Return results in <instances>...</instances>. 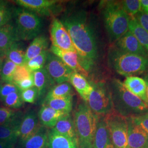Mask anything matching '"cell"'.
<instances>
[{"label":"cell","mask_w":148,"mask_h":148,"mask_svg":"<svg viewBox=\"0 0 148 148\" xmlns=\"http://www.w3.org/2000/svg\"><path fill=\"white\" fill-rule=\"evenodd\" d=\"M68 32L82 67L88 73L99 58V43L93 23L83 10L65 11L59 19Z\"/></svg>","instance_id":"obj_1"},{"label":"cell","mask_w":148,"mask_h":148,"mask_svg":"<svg viewBox=\"0 0 148 148\" xmlns=\"http://www.w3.org/2000/svg\"><path fill=\"white\" fill-rule=\"evenodd\" d=\"M114 110L126 117L137 116L148 113V105L123 86L119 79L109 82Z\"/></svg>","instance_id":"obj_2"},{"label":"cell","mask_w":148,"mask_h":148,"mask_svg":"<svg viewBox=\"0 0 148 148\" xmlns=\"http://www.w3.org/2000/svg\"><path fill=\"white\" fill-rule=\"evenodd\" d=\"M100 8L108 36L114 43L128 31L130 16L123 10L119 1H101Z\"/></svg>","instance_id":"obj_3"},{"label":"cell","mask_w":148,"mask_h":148,"mask_svg":"<svg viewBox=\"0 0 148 148\" xmlns=\"http://www.w3.org/2000/svg\"><path fill=\"white\" fill-rule=\"evenodd\" d=\"M108 63L112 70L126 77L148 71V56L126 52L113 46L108 51Z\"/></svg>","instance_id":"obj_4"},{"label":"cell","mask_w":148,"mask_h":148,"mask_svg":"<svg viewBox=\"0 0 148 148\" xmlns=\"http://www.w3.org/2000/svg\"><path fill=\"white\" fill-rule=\"evenodd\" d=\"M98 117L84 101L76 107L74 122L79 148H93Z\"/></svg>","instance_id":"obj_5"},{"label":"cell","mask_w":148,"mask_h":148,"mask_svg":"<svg viewBox=\"0 0 148 148\" xmlns=\"http://www.w3.org/2000/svg\"><path fill=\"white\" fill-rule=\"evenodd\" d=\"M16 30L20 41H29L37 37L41 32L42 22L36 13L19 7L13 11Z\"/></svg>","instance_id":"obj_6"},{"label":"cell","mask_w":148,"mask_h":148,"mask_svg":"<svg viewBox=\"0 0 148 148\" xmlns=\"http://www.w3.org/2000/svg\"><path fill=\"white\" fill-rule=\"evenodd\" d=\"M93 90L90 93L87 104L91 110L99 116H104L114 111L111 91L109 84L99 82H90Z\"/></svg>","instance_id":"obj_7"},{"label":"cell","mask_w":148,"mask_h":148,"mask_svg":"<svg viewBox=\"0 0 148 148\" xmlns=\"http://www.w3.org/2000/svg\"><path fill=\"white\" fill-rule=\"evenodd\" d=\"M112 142L115 148H128L127 117L114 110L104 116Z\"/></svg>","instance_id":"obj_8"},{"label":"cell","mask_w":148,"mask_h":148,"mask_svg":"<svg viewBox=\"0 0 148 148\" xmlns=\"http://www.w3.org/2000/svg\"><path fill=\"white\" fill-rule=\"evenodd\" d=\"M44 69L57 84L69 81L70 77L73 72V70L52 52L48 53Z\"/></svg>","instance_id":"obj_9"},{"label":"cell","mask_w":148,"mask_h":148,"mask_svg":"<svg viewBox=\"0 0 148 148\" xmlns=\"http://www.w3.org/2000/svg\"><path fill=\"white\" fill-rule=\"evenodd\" d=\"M16 3L41 16H51L61 11V2L56 0H16Z\"/></svg>","instance_id":"obj_10"},{"label":"cell","mask_w":148,"mask_h":148,"mask_svg":"<svg viewBox=\"0 0 148 148\" xmlns=\"http://www.w3.org/2000/svg\"><path fill=\"white\" fill-rule=\"evenodd\" d=\"M52 46L65 51L76 52L69 33L60 21L54 18L50 27Z\"/></svg>","instance_id":"obj_11"},{"label":"cell","mask_w":148,"mask_h":148,"mask_svg":"<svg viewBox=\"0 0 148 148\" xmlns=\"http://www.w3.org/2000/svg\"><path fill=\"white\" fill-rule=\"evenodd\" d=\"M40 126L36 112L34 110L27 111L22 117L19 126V143H23L31 137L37 132Z\"/></svg>","instance_id":"obj_12"},{"label":"cell","mask_w":148,"mask_h":148,"mask_svg":"<svg viewBox=\"0 0 148 148\" xmlns=\"http://www.w3.org/2000/svg\"><path fill=\"white\" fill-rule=\"evenodd\" d=\"M128 120V148H148V133L130 117Z\"/></svg>","instance_id":"obj_13"},{"label":"cell","mask_w":148,"mask_h":148,"mask_svg":"<svg viewBox=\"0 0 148 148\" xmlns=\"http://www.w3.org/2000/svg\"><path fill=\"white\" fill-rule=\"evenodd\" d=\"M113 46L128 53L148 56L147 51L138 41L136 37L130 31L126 32L115 42L114 43Z\"/></svg>","instance_id":"obj_14"},{"label":"cell","mask_w":148,"mask_h":148,"mask_svg":"<svg viewBox=\"0 0 148 148\" xmlns=\"http://www.w3.org/2000/svg\"><path fill=\"white\" fill-rule=\"evenodd\" d=\"M51 52L57 56L64 63L68 65L73 71L79 73L84 76L88 75V73L82 67L77 52L65 51L52 45Z\"/></svg>","instance_id":"obj_15"},{"label":"cell","mask_w":148,"mask_h":148,"mask_svg":"<svg viewBox=\"0 0 148 148\" xmlns=\"http://www.w3.org/2000/svg\"><path fill=\"white\" fill-rule=\"evenodd\" d=\"M98 116L93 148H115L112 142L104 116Z\"/></svg>","instance_id":"obj_16"},{"label":"cell","mask_w":148,"mask_h":148,"mask_svg":"<svg viewBox=\"0 0 148 148\" xmlns=\"http://www.w3.org/2000/svg\"><path fill=\"white\" fill-rule=\"evenodd\" d=\"M19 41L15 25L12 23L0 27V52L3 56L12 46Z\"/></svg>","instance_id":"obj_17"},{"label":"cell","mask_w":148,"mask_h":148,"mask_svg":"<svg viewBox=\"0 0 148 148\" xmlns=\"http://www.w3.org/2000/svg\"><path fill=\"white\" fill-rule=\"evenodd\" d=\"M68 114L69 113L56 110L48 106L42 105L38 113V117L42 126L53 128L59 120Z\"/></svg>","instance_id":"obj_18"},{"label":"cell","mask_w":148,"mask_h":148,"mask_svg":"<svg viewBox=\"0 0 148 148\" xmlns=\"http://www.w3.org/2000/svg\"><path fill=\"white\" fill-rule=\"evenodd\" d=\"M69 81L83 101L87 103L93 90V87L90 82L88 81L84 75L75 71H73L71 75Z\"/></svg>","instance_id":"obj_19"},{"label":"cell","mask_w":148,"mask_h":148,"mask_svg":"<svg viewBox=\"0 0 148 148\" xmlns=\"http://www.w3.org/2000/svg\"><path fill=\"white\" fill-rule=\"evenodd\" d=\"M123 86L134 95L147 104L146 97V84L143 78L136 76L127 77L122 83Z\"/></svg>","instance_id":"obj_20"},{"label":"cell","mask_w":148,"mask_h":148,"mask_svg":"<svg viewBox=\"0 0 148 148\" xmlns=\"http://www.w3.org/2000/svg\"><path fill=\"white\" fill-rule=\"evenodd\" d=\"M22 117L21 112L10 123L0 125V140L16 143L19 138V129Z\"/></svg>","instance_id":"obj_21"},{"label":"cell","mask_w":148,"mask_h":148,"mask_svg":"<svg viewBox=\"0 0 148 148\" xmlns=\"http://www.w3.org/2000/svg\"><path fill=\"white\" fill-rule=\"evenodd\" d=\"M48 133L47 127L41 125L36 132L26 141L21 143L23 148H47Z\"/></svg>","instance_id":"obj_22"},{"label":"cell","mask_w":148,"mask_h":148,"mask_svg":"<svg viewBox=\"0 0 148 148\" xmlns=\"http://www.w3.org/2000/svg\"><path fill=\"white\" fill-rule=\"evenodd\" d=\"M48 148H79L78 142L51 130L48 133Z\"/></svg>","instance_id":"obj_23"},{"label":"cell","mask_w":148,"mask_h":148,"mask_svg":"<svg viewBox=\"0 0 148 148\" xmlns=\"http://www.w3.org/2000/svg\"><path fill=\"white\" fill-rule=\"evenodd\" d=\"M52 130L78 142L74 120L70 114L59 120Z\"/></svg>","instance_id":"obj_24"},{"label":"cell","mask_w":148,"mask_h":148,"mask_svg":"<svg viewBox=\"0 0 148 148\" xmlns=\"http://www.w3.org/2000/svg\"><path fill=\"white\" fill-rule=\"evenodd\" d=\"M32 76L34 87L38 90V98L41 97L49 88L51 89V86L56 84L44 68L33 72Z\"/></svg>","instance_id":"obj_25"},{"label":"cell","mask_w":148,"mask_h":148,"mask_svg":"<svg viewBox=\"0 0 148 148\" xmlns=\"http://www.w3.org/2000/svg\"><path fill=\"white\" fill-rule=\"evenodd\" d=\"M48 44L47 38L44 35H38L33 39L25 51V62L47 51Z\"/></svg>","instance_id":"obj_26"},{"label":"cell","mask_w":148,"mask_h":148,"mask_svg":"<svg viewBox=\"0 0 148 148\" xmlns=\"http://www.w3.org/2000/svg\"><path fill=\"white\" fill-rule=\"evenodd\" d=\"M73 95L61 98H45L43 105L47 106L56 110L70 113L73 108Z\"/></svg>","instance_id":"obj_27"},{"label":"cell","mask_w":148,"mask_h":148,"mask_svg":"<svg viewBox=\"0 0 148 148\" xmlns=\"http://www.w3.org/2000/svg\"><path fill=\"white\" fill-rule=\"evenodd\" d=\"M128 31L136 37L148 54V32L139 24L135 16L130 17Z\"/></svg>","instance_id":"obj_28"},{"label":"cell","mask_w":148,"mask_h":148,"mask_svg":"<svg viewBox=\"0 0 148 148\" xmlns=\"http://www.w3.org/2000/svg\"><path fill=\"white\" fill-rule=\"evenodd\" d=\"M4 57L18 66L26 64L25 51L21 48L19 42L12 46L5 53Z\"/></svg>","instance_id":"obj_29"},{"label":"cell","mask_w":148,"mask_h":148,"mask_svg":"<svg viewBox=\"0 0 148 148\" xmlns=\"http://www.w3.org/2000/svg\"><path fill=\"white\" fill-rule=\"evenodd\" d=\"M73 95V90L71 85L63 82L53 86L48 92L45 98H61Z\"/></svg>","instance_id":"obj_30"},{"label":"cell","mask_w":148,"mask_h":148,"mask_svg":"<svg viewBox=\"0 0 148 148\" xmlns=\"http://www.w3.org/2000/svg\"><path fill=\"white\" fill-rule=\"evenodd\" d=\"M17 66L8 59L5 58L0 73L1 81L13 82V76Z\"/></svg>","instance_id":"obj_31"},{"label":"cell","mask_w":148,"mask_h":148,"mask_svg":"<svg viewBox=\"0 0 148 148\" xmlns=\"http://www.w3.org/2000/svg\"><path fill=\"white\" fill-rule=\"evenodd\" d=\"M48 53L47 51H45L37 57L28 60L25 64L27 68L32 73L43 69L47 60Z\"/></svg>","instance_id":"obj_32"},{"label":"cell","mask_w":148,"mask_h":148,"mask_svg":"<svg viewBox=\"0 0 148 148\" xmlns=\"http://www.w3.org/2000/svg\"><path fill=\"white\" fill-rule=\"evenodd\" d=\"M121 5L123 10L130 17L135 16L142 11L140 1L139 0L122 1Z\"/></svg>","instance_id":"obj_33"},{"label":"cell","mask_w":148,"mask_h":148,"mask_svg":"<svg viewBox=\"0 0 148 148\" xmlns=\"http://www.w3.org/2000/svg\"><path fill=\"white\" fill-rule=\"evenodd\" d=\"M5 107L12 109H19L23 104L21 97V91L12 93L7 95L2 101Z\"/></svg>","instance_id":"obj_34"},{"label":"cell","mask_w":148,"mask_h":148,"mask_svg":"<svg viewBox=\"0 0 148 148\" xmlns=\"http://www.w3.org/2000/svg\"><path fill=\"white\" fill-rule=\"evenodd\" d=\"M21 111H16L7 107H0V125L10 123Z\"/></svg>","instance_id":"obj_35"},{"label":"cell","mask_w":148,"mask_h":148,"mask_svg":"<svg viewBox=\"0 0 148 148\" xmlns=\"http://www.w3.org/2000/svg\"><path fill=\"white\" fill-rule=\"evenodd\" d=\"M13 16V11L8 6L6 2L0 1V27L8 23Z\"/></svg>","instance_id":"obj_36"},{"label":"cell","mask_w":148,"mask_h":148,"mask_svg":"<svg viewBox=\"0 0 148 148\" xmlns=\"http://www.w3.org/2000/svg\"><path fill=\"white\" fill-rule=\"evenodd\" d=\"M18 86L14 82H0V99L2 101L5 97L12 93L20 92Z\"/></svg>","instance_id":"obj_37"},{"label":"cell","mask_w":148,"mask_h":148,"mask_svg":"<svg viewBox=\"0 0 148 148\" xmlns=\"http://www.w3.org/2000/svg\"><path fill=\"white\" fill-rule=\"evenodd\" d=\"M32 74V73L27 68L26 64L21 66H17L13 76V82L15 84H16L22 80L30 77Z\"/></svg>","instance_id":"obj_38"},{"label":"cell","mask_w":148,"mask_h":148,"mask_svg":"<svg viewBox=\"0 0 148 148\" xmlns=\"http://www.w3.org/2000/svg\"><path fill=\"white\" fill-rule=\"evenodd\" d=\"M21 97L23 102L33 104L38 98V90L35 87L21 91Z\"/></svg>","instance_id":"obj_39"},{"label":"cell","mask_w":148,"mask_h":148,"mask_svg":"<svg viewBox=\"0 0 148 148\" xmlns=\"http://www.w3.org/2000/svg\"><path fill=\"white\" fill-rule=\"evenodd\" d=\"M130 118L148 133V113Z\"/></svg>","instance_id":"obj_40"},{"label":"cell","mask_w":148,"mask_h":148,"mask_svg":"<svg viewBox=\"0 0 148 148\" xmlns=\"http://www.w3.org/2000/svg\"><path fill=\"white\" fill-rule=\"evenodd\" d=\"M135 18L139 24L148 32V14L140 11L135 16Z\"/></svg>","instance_id":"obj_41"},{"label":"cell","mask_w":148,"mask_h":148,"mask_svg":"<svg viewBox=\"0 0 148 148\" xmlns=\"http://www.w3.org/2000/svg\"><path fill=\"white\" fill-rule=\"evenodd\" d=\"M16 85L18 86V88L21 91L27 90L34 87V82L32 74L30 77L22 80Z\"/></svg>","instance_id":"obj_42"},{"label":"cell","mask_w":148,"mask_h":148,"mask_svg":"<svg viewBox=\"0 0 148 148\" xmlns=\"http://www.w3.org/2000/svg\"><path fill=\"white\" fill-rule=\"evenodd\" d=\"M16 143L0 140V148H14Z\"/></svg>","instance_id":"obj_43"},{"label":"cell","mask_w":148,"mask_h":148,"mask_svg":"<svg viewBox=\"0 0 148 148\" xmlns=\"http://www.w3.org/2000/svg\"><path fill=\"white\" fill-rule=\"evenodd\" d=\"M140 4L142 11L148 14V0H141Z\"/></svg>","instance_id":"obj_44"},{"label":"cell","mask_w":148,"mask_h":148,"mask_svg":"<svg viewBox=\"0 0 148 148\" xmlns=\"http://www.w3.org/2000/svg\"><path fill=\"white\" fill-rule=\"evenodd\" d=\"M144 79L145 80V82L146 84V97H147V104L148 105V75L147 74L144 76Z\"/></svg>","instance_id":"obj_45"},{"label":"cell","mask_w":148,"mask_h":148,"mask_svg":"<svg viewBox=\"0 0 148 148\" xmlns=\"http://www.w3.org/2000/svg\"><path fill=\"white\" fill-rule=\"evenodd\" d=\"M3 57H0V73H1V68L2 66V64L3 63Z\"/></svg>","instance_id":"obj_46"},{"label":"cell","mask_w":148,"mask_h":148,"mask_svg":"<svg viewBox=\"0 0 148 148\" xmlns=\"http://www.w3.org/2000/svg\"><path fill=\"white\" fill-rule=\"evenodd\" d=\"M0 57H4V56H3V55L2 54V53L0 52Z\"/></svg>","instance_id":"obj_47"},{"label":"cell","mask_w":148,"mask_h":148,"mask_svg":"<svg viewBox=\"0 0 148 148\" xmlns=\"http://www.w3.org/2000/svg\"><path fill=\"white\" fill-rule=\"evenodd\" d=\"M147 75H148V74H147Z\"/></svg>","instance_id":"obj_48"}]
</instances>
